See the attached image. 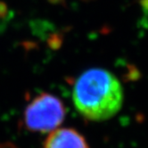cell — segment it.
<instances>
[{"mask_svg":"<svg viewBox=\"0 0 148 148\" xmlns=\"http://www.w3.org/2000/svg\"><path fill=\"white\" fill-rule=\"evenodd\" d=\"M44 148H88L85 138L71 129H57L52 131Z\"/></svg>","mask_w":148,"mask_h":148,"instance_id":"3957f363","label":"cell"},{"mask_svg":"<svg viewBox=\"0 0 148 148\" xmlns=\"http://www.w3.org/2000/svg\"><path fill=\"white\" fill-rule=\"evenodd\" d=\"M72 100L83 117L102 121L112 118L121 110L123 90L121 82L112 72L93 68L82 73L76 80Z\"/></svg>","mask_w":148,"mask_h":148,"instance_id":"6da1fadb","label":"cell"},{"mask_svg":"<svg viewBox=\"0 0 148 148\" xmlns=\"http://www.w3.org/2000/svg\"><path fill=\"white\" fill-rule=\"evenodd\" d=\"M142 5H143L145 10L147 12V14H148V0H143V1H142Z\"/></svg>","mask_w":148,"mask_h":148,"instance_id":"5b68a950","label":"cell"},{"mask_svg":"<svg viewBox=\"0 0 148 148\" xmlns=\"http://www.w3.org/2000/svg\"><path fill=\"white\" fill-rule=\"evenodd\" d=\"M0 148H18L17 146H15L13 144L10 143H5V144H1L0 145Z\"/></svg>","mask_w":148,"mask_h":148,"instance_id":"277c9868","label":"cell"},{"mask_svg":"<svg viewBox=\"0 0 148 148\" xmlns=\"http://www.w3.org/2000/svg\"><path fill=\"white\" fill-rule=\"evenodd\" d=\"M64 117L62 102L50 94H42L27 106L24 121L29 130L44 133L57 130Z\"/></svg>","mask_w":148,"mask_h":148,"instance_id":"7a4b0ae2","label":"cell"}]
</instances>
